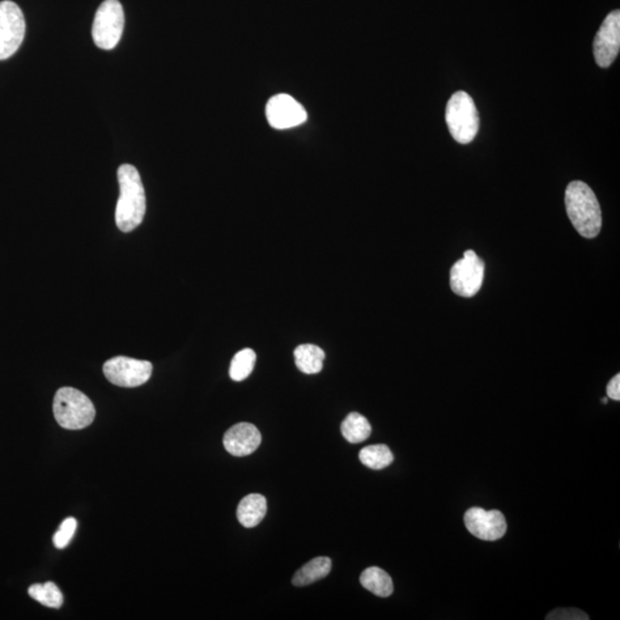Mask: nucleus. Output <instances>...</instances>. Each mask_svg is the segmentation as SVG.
I'll return each mask as SVG.
<instances>
[{
	"instance_id": "1",
	"label": "nucleus",
	"mask_w": 620,
	"mask_h": 620,
	"mask_svg": "<svg viewBox=\"0 0 620 620\" xmlns=\"http://www.w3.org/2000/svg\"><path fill=\"white\" fill-rule=\"evenodd\" d=\"M120 197H118L116 221L123 232L135 230L143 222L146 211V190L137 168L122 164L117 171Z\"/></svg>"
},
{
	"instance_id": "7",
	"label": "nucleus",
	"mask_w": 620,
	"mask_h": 620,
	"mask_svg": "<svg viewBox=\"0 0 620 620\" xmlns=\"http://www.w3.org/2000/svg\"><path fill=\"white\" fill-rule=\"evenodd\" d=\"M24 35L25 20L21 8L11 0L0 2V61L16 53Z\"/></svg>"
},
{
	"instance_id": "6",
	"label": "nucleus",
	"mask_w": 620,
	"mask_h": 620,
	"mask_svg": "<svg viewBox=\"0 0 620 620\" xmlns=\"http://www.w3.org/2000/svg\"><path fill=\"white\" fill-rule=\"evenodd\" d=\"M485 263L474 250H466L462 260L450 270V287L463 298H473L483 286Z\"/></svg>"
},
{
	"instance_id": "15",
	"label": "nucleus",
	"mask_w": 620,
	"mask_h": 620,
	"mask_svg": "<svg viewBox=\"0 0 620 620\" xmlns=\"http://www.w3.org/2000/svg\"><path fill=\"white\" fill-rule=\"evenodd\" d=\"M331 568H333V563L328 558H316L309 560L293 576L292 584L298 586V587H304V586L316 583V581L329 575Z\"/></svg>"
},
{
	"instance_id": "17",
	"label": "nucleus",
	"mask_w": 620,
	"mask_h": 620,
	"mask_svg": "<svg viewBox=\"0 0 620 620\" xmlns=\"http://www.w3.org/2000/svg\"><path fill=\"white\" fill-rule=\"evenodd\" d=\"M343 438L351 444H360L371 435V426L363 415L351 413L342 423Z\"/></svg>"
},
{
	"instance_id": "4",
	"label": "nucleus",
	"mask_w": 620,
	"mask_h": 620,
	"mask_svg": "<svg viewBox=\"0 0 620 620\" xmlns=\"http://www.w3.org/2000/svg\"><path fill=\"white\" fill-rule=\"evenodd\" d=\"M446 123L453 138L460 144L473 142L479 130V116L474 101L468 93H454L446 108Z\"/></svg>"
},
{
	"instance_id": "24",
	"label": "nucleus",
	"mask_w": 620,
	"mask_h": 620,
	"mask_svg": "<svg viewBox=\"0 0 620 620\" xmlns=\"http://www.w3.org/2000/svg\"><path fill=\"white\" fill-rule=\"evenodd\" d=\"M603 403H608V398L602 399Z\"/></svg>"
},
{
	"instance_id": "3",
	"label": "nucleus",
	"mask_w": 620,
	"mask_h": 620,
	"mask_svg": "<svg viewBox=\"0 0 620 620\" xmlns=\"http://www.w3.org/2000/svg\"><path fill=\"white\" fill-rule=\"evenodd\" d=\"M53 413L59 426L67 430H82L96 418L90 399L73 388H62L55 393Z\"/></svg>"
},
{
	"instance_id": "20",
	"label": "nucleus",
	"mask_w": 620,
	"mask_h": 620,
	"mask_svg": "<svg viewBox=\"0 0 620 620\" xmlns=\"http://www.w3.org/2000/svg\"><path fill=\"white\" fill-rule=\"evenodd\" d=\"M256 352L250 350V348H245V350L238 352L233 356L229 375H230L232 380L243 381L252 373L254 367H256Z\"/></svg>"
},
{
	"instance_id": "13",
	"label": "nucleus",
	"mask_w": 620,
	"mask_h": 620,
	"mask_svg": "<svg viewBox=\"0 0 620 620\" xmlns=\"http://www.w3.org/2000/svg\"><path fill=\"white\" fill-rule=\"evenodd\" d=\"M267 513V500L261 494H249L240 501L237 509V518L245 528H256Z\"/></svg>"
},
{
	"instance_id": "21",
	"label": "nucleus",
	"mask_w": 620,
	"mask_h": 620,
	"mask_svg": "<svg viewBox=\"0 0 620 620\" xmlns=\"http://www.w3.org/2000/svg\"><path fill=\"white\" fill-rule=\"evenodd\" d=\"M78 529V521L75 518L70 517L63 521L61 529L54 534L53 543L58 550H63L70 542L71 538L74 537L75 531Z\"/></svg>"
},
{
	"instance_id": "22",
	"label": "nucleus",
	"mask_w": 620,
	"mask_h": 620,
	"mask_svg": "<svg viewBox=\"0 0 620 620\" xmlns=\"http://www.w3.org/2000/svg\"><path fill=\"white\" fill-rule=\"evenodd\" d=\"M546 619H560V620H587L589 615L584 611L575 608L556 609L553 613L547 615Z\"/></svg>"
},
{
	"instance_id": "12",
	"label": "nucleus",
	"mask_w": 620,
	"mask_h": 620,
	"mask_svg": "<svg viewBox=\"0 0 620 620\" xmlns=\"http://www.w3.org/2000/svg\"><path fill=\"white\" fill-rule=\"evenodd\" d=\"M261 433L250 423H238L225 432L224 448L237 457L249 456L261 445Z\"/></svg>"
},
{
	"instance_id": "10",
	"label": "nucleus",
	"mask_w": 620,
	"mask_h": 620,
	"mask_svg": "<svg viewBox=\"0 0 620 620\" xmlns=\"http://www.w3.org/2000/svg\"><path fill=\"white\" fill-rule=\"evenodd\" d=\"M620 50V12H611L597 32L594 40V57L598 66L613 65Z\"/></svg>"
},
{
	"instance_id": "23",
	"label": "nucleus",
	"mask_w": 620,
	"mask_h": 620,
	"mask_svg": "<svg viewBox=\"0 0 620 620\" xmlns=\"http://www.w3.org/2000/svg\"><path fill=\"white\" fill-rule=\"evenodd\" d=\"M606 394L610 399L615 401L620 400V375L617 373L613 380L609 381L608 386H606Z\"/></svg>"
},
{
	"instance_id": "5",
	"label": "nucleus",
	"mask_w": 620,
	"mask_h": 620,
	"mask_svg": "<svg viewBox=\"0 0 620 620\" xmlns=\"http://www.w3.org/2000/svg\"><path fill=\"white\" fill-rule=\"evenodd\" d=\"M125 29V12L118 0H105L96 12L92 38L101 50L116 49Z\"/></svg>"
},
{
	"instance_id": "19",
	"label": "nucleus",
	"mask_w": 620,
	"mask_h": 620,
	"mask_svg": "<svg viewBox=\"0 0 620 620\" xmlns=\"http://www.w3.org/2000/svg\"><path fill=\"white\" fill-rule=\"evenodd\" d=\"M29 596L49 608L59 609L62 606L63 597L61 589L54 583L35 584L28 589Z\"/></svg>"
},
{
	"instance_id": "11",
	"label": "nucleus",
	"mask_w": 620,
	"mask_h": 620,
	"mask_svg": "<svg viewBox=\"0 0 620 620\" xmlns=\"http://www.w3.org/2000/svg\"><path fill=\"white\" fill-rule=\"evenodd\" d=\"M267 118L275 129L286 130L303 125L307 120L304 106L288 95H277L268 101Z\"/></svg>"
},
{
	"instance_id": "8",
	"label": "nucleus",
	"mask_w": 620,
	"mask_h": 620,
	"mask_svg": "<svg viewBox=\"0 0 620 620\" xmlns=\"http://www.w3.org/2000/svg\"><path fill=\"white\" fill-rule=\"evenodd\" d=\"M153 365L148 361L116 356L104 364V373L110 383L120 388H138L150 380Z\"/></svg>"
},
{
	"instance_id": "16",
	"label": "nucleus",
	"mask_w": 620,
	"mask_h": 620,
	"mask_svg": "<svg viewBox=\"0 0 620 620\" xmlns=\"http://www.w3.org/2000/svg\"><path fill=\"white\" fill-rule=\"evenodd\" d=\"M295 359L296 367L301 372L305 375H315L322 371L325 353L322 348L305 343L296 348Z\"/></svg>"
},
{
	"instance_id": "18",
	"label": "nucleus",
	"mask_w": 620,
	"mask_h": 620,
	"mask_svg": "<svg viewBox=\"0 0 620 620\" xmlns=\"http://www.w3.org/2000/svg\"><path fill=\"white\" fill-rule=\"evenodd\" d=\"M360 461L369 469L381 470L392 465L394 456L386 445H371L360 452Z\"/></svg>"
},
{
	"instance_id": "9",
	"label": "nucleus",
	"mask_w": 620,
	"mask_h": 620,
	"mask_svg": "<svg viewBox=\"0 0 620 620\" xmlns=\"http://www.w3.org/2000/svg\"><path fill=\"white\" fill-rule=\"evenodd\" d=\"M469 532L484 541H496L507 532V521L499 511L487 512L483 508H470L465 515Z\"/></svg>"
},
{
	"instance_id": "2",
	"label": "nucleus",
	"mask_w": 620,
	"mask_h": 620,
	"mask_svg": "<svg viewBox=\"0 0 620 620\" xmlns=\"http://www.w3.org/2000/svg\"><path fill=\"white\" fill-rule=\"evenodd\" d=\"M568 219L578 233L584 238L597 237L602 228V213L596 193L586 183L571 182L566 191Z\"/></svg>"
},
{
	"instance_id": "14",
	"label": "nucleus",
	"mask_w": 620,
	"mask_h": 620,
	"mask_svg": "<svg viewBox=\"0 0 620 620\" xmlns=\"http://www.w3.org/2000/svg\"><path fill=\"white\" fill-rule=\"evenodd\" d=\"M361 585L369 592L380 597H389L392 596L394 586L392 578L388 572L377 567L365 568L360 577Z\"/></svg>"
}]
</instances>
